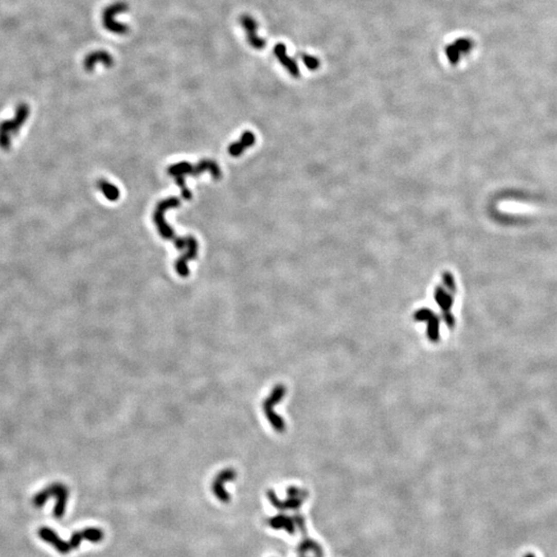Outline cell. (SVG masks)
<instances>
[{
  "label": "cell",
  "instance_id": "obj_1",
  "mask_svg": "<svg viewBox=\"0 0 557 557\" xmlns=\"http://www.w3.org/2000/svg\"><path fill=\"white\" fill-rule=\"evenodd\" d=\"M179 205H181V201L177 197H170V199L162 201L156 207V210L154 212V221L160 236H162L164 239L168 241H172L176 249L182 250L185 247H187L188 249L187 252L175 261V265H174L175 271L178 274V276L186 278L189 276L188 261L195 259L197 256V251H199L197 241L193 237L181 238V237L175 236L171 227L166 223L164 219V213L167 210L178 208Z\"/></svg>",
  "mask_w": 557,
  "mask_h": 557
},
{
  "label": "cell",
  "instance_id": "obj_2",
  "mask_svg": "<svg viewBox=\"0 0 557 557\" xmlns=\"http://www.w3.org/2000/svg\"><path fill=\"white\" fill-rule=\"evenodd\" d=\"M206 170H209L211 172L214 179H220L222 177V173H221L219 165L213 160H202L196 165H192L188 162H181V163L171 165L167 169V172L168 174L174 176L175 183L179 186V188H181L183 199L185 201H190L192 199V194L187 188V186H186L184 175L197 176Z\"/></svg>",
  "mask_w": 557,
  "mask_h": 557
},
{
  "label": "cell",
  "instance_id": "obj_3",
  "mask_svg": "<svg viewBox=\"0 0 557 557\" xmlns=\"http://www.w3.org/2000/svg\"><path fill=\"white\" fill-rule=\"evenodd\" d=\"M129 10V6L125 2H118L111 6H109L103 12H102V24L103 27L117 35H126L130 28L124 23L118 22L116 20V16L120 15L122 13H125Z\"/></svg>",
  "mask_w": 557,
  "mask_h": 557
},
{
  "label": "cell",
  "instance_id": "obj_4",
  "mask_svg": "<svg viewBox=\"0 0 557 557\" xmlns=\"http://www.w3.org/2000/svg\"><path fill=\"white\" fill-rule=\"evenodd\" d=\"M50 497H56L57 504L54 508V516L56 518L63 517L65 513L66 502L68 498V490L67 488L62 484H54L50 486L49 488L43 490L41 493H39L34 498V504L38 507H42L45 505V502Z\"/></svg>",
  "mask_w": 557,
  "mask_h": 557
},
{
  "label": "cell",
  "instance_id": "obj_5",
  "mask_svg": "<svg viewBox=\"0 0 557 557\" xmlns=\"http://www.w3.org/2000/svg\"><path fill=\"white\" fill-rule=\"evenodd\" d=\"M284 394V388L282 386H278L274 389V391L272 392V394L268 397V399L264 402V405H263V409H264V412H265V415L268 419V421L271 422V424L274 426V428L278 432H282L283 428H284V422L282 421V419L274 412L273 408L276 404H278L280 402V400L282 399Z\"/></svg>",
  "mask_w": 557,
  "mask_h": 557
},
{
  "label": "cell",
  "instance_id": "obj_6",
  "mask_svg": "<svg viewBox=\"0 0 557 557\" xmlns=\"http://www.w3.org/2000/svg\"><path fill=\"white\" fill-rule=\"evenodd\" d=\"M236 478L237 472L232 469H225L216 476L213 482V491L219 500L223 502H228L230 500V495L223 486L224 483L233 481Z\"/></svg>",
  "mask_w": 557,
  "mask_h": 557
},
{
  "label": "cell",
  "instance_id": "obj_7",
  "mask_svg": "<svg viewBox=\"0 0 557 557\" xmlns=\"http://www.w3.org/2000/svg\"><path fill=\"white\" fill-rule=\"evenodd\" d=\"M241 25L243 26V28L246 30V33H247V40H248V43L249 45L256 49V50H261L264 48L265 46V41L263 39H261L258 34H257V28H258V24L257 22L254 20V18H252L251 16L249 15H243L241 17Z\"/></svg>",
  "mask_w": 557,
  "mask_h": 557
},
{
  "label": "cell",
  "instance_id": "obj_8",
  "mask_svg": "<svg viewBox=\"0 0 557 557\" xmlns=\"http://www.w3.org/2000/svg\"><path fill=\"white\" fill-rule=\"evenodd\" d=\"M98 63L103 64L105 67H112L114 64V58L109 52L104 50L94 51L88 56H86L84 60V68L87 71H92Z\"/></svg>",
  "mask_w": 557,
  "mask_h": 557
},
{
  "label": "cell",
  "instance_id": "obj_9",
  "mask_svg": "<svg viewBox=\"0 0 557 557\" xmlns=\"http://www.w3.org/2000/svg\"><path fill=\"white\" fill-rule=\"evenodd\" d=\"M39 534L42 540L50 543L59 553L67 554L71 551L67 542L61 540L59 535L56 533V531H54L53 529L49 527H41L39 530Z\"/></svg>",
  "mask_w": 557,
  "mask_h": 557
},
{
  "label": "cell",
  "instance_id": "obj_10",
  "mask_svg": "<svg viewBox=\"0 0 557 557\" xmlns=\"http://www.w3.org/2000/svg\"><path fill=\"white\" fill-rule=\"evenodd\" d=\"M255 135L253 132L251 131H245L240 139V141L238 142H233L229 146L228 148V152L229 154L232 156V157H239L240 155H242L244 153V151L249 148V147H252L254 143H255Z\"/></svg>",
  "mask_w": 557,
  "mask_h": 557
},
{
  "label": "cell",
  "instance_id": "obj_11",
  "mask_svg": "<svg viewBox=\"0 0 557 557\" xmlns=\"http://www.w3.org/2000/svg\"><path fill=\"white\" fill-rule=\"evenodd\" d=\"M275 55L277 56V58L279 59V61L284 65V67H286L289 73L291 74V76L293 77H298V68H297V65L296 63L291 60L287 54H286V47H284V45L282 44H279L275 47Z\"/></svg>",
  "mask_w": 557,
  "mask_h": 557
},
{
  "label": "cell",
  "instance_id": "obj_12",
  "mask_svg": "<svg viewBox=\"0 0 557 557\" xmlns=\"http://www.w3.org/2000/svg\"><path fill=\"white\" fill-rule=\"evenodd\" d=\"M97 187L99 188V190L104 194V196L109 201H111V202L118 201V199L120 196V191L115 185L109 183L106 179H98L97 181Z\"/></svg>",
  "mask_w": 557,
  "mask_h": 557
},
{
  "label": "cell",
  "instance_id": "obj_13",
  "mask_svg": "<svg viewBox=\"0 0 557 557\" xmlns=\"http://www.w3.org/2000/svg\"><path fill=\"white\" fill-rule=\"evenodd\" d=\"M85 534V540L92 542V543H98L103 538V531L100 528L97 527H89L83 529Z\"/></svg>",
  "mask_w": 557,
  "mask_h": 557
},
{
  "label": "cell",
  "instance_id": "obj_14",
  "mask_svg": "<svg viewBox=\"0 0 557 557\" xmlns=\"http://www.w3.org/2000/svg\"><path fill=\"white\" fill-rule=\"evenodd\" d=\"M85 540V534H84V531L81 530V531H77L73 534V536L70 537V541L67 542L70 550H74V549H77L80 547L82 541Z\"/></svg>",
  "mask_w": 557,
  "mask_h": 557
},
{
  "label": "cell",
  "instance_id": "obj_15",
  "mask_svg": "<svg viewBox=\"0 0 557 557\" xmlns=\"http://www.w3.org/2000/svg\"><path fill=\"white\" fill-rule=\"evenodd\" d=\"M303 61L306 62L307 66L310 68V69H315L317 67V65L319 64L318 60L313 58V57H309V56H304V59Z\"/></svg>",
  "mask_w": 557,
  "mask_h": 557
},
{
  "label": "cell",
  "instance_id": "obj_16",
  "mask_svg": "<svg viewBox=\"0 0 557 557\" xmlns=\"http://www.w3.org/2000/svg\"><path fill=\"white\" fill-rule=\"evenodd\" d=\"M525 557H535L533 554H527Z\"/></svg>",
  "mask_w": 557,
  "mask_h": 557
}]
</instances>
